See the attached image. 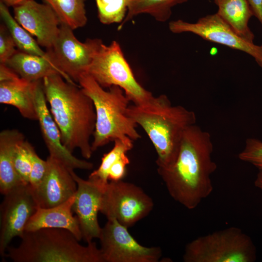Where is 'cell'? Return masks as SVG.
I'll list each match as a JSON object with an SVG mask.
<instances>
[{
	"label": "cell",
	"instance_id": "cell-1",
	"mask_svg": "<svg viewBox=\"0 0 262 262\" xmlns=\"http://www.w3.org/2000/svg\"><path fill=\"white\" fill-rule=\"evenodd\" d=\"M213 148L210 134L193 125L185 131L175 161L158 167L170 196L189 210L213 192L211 175L217 168L212 158Z\"/></svg>",
	"mask_w": 262,
	"mask_h": 262
},
{
	"label": "cell",
	"instance_id": "cell-2",
	"mask_svg": "<svg viewBox=\"0 0 262 262\" xmlns=\"http://www.w3.org/2000/svg\"><path fill=\"white\" fill-rule=\"evenodd\" d=\"M42 84L63 144L71 152L78 149L84 158L90 159L96 122L92 100L80 86L68 82L58 74L45 77Z\"/></svg>",
	"mask_w": 262,
	"mask_h": 262
},
{
	"label": "cell",
	"instance_id": "cell-3",
	"mask_svg": "<svg viewBox=\"0 0 262 262\" xmlns=\"http://www.w3.org/2000/svg\"><path fill=\"white\" fill-rule=\"evenodd\" d=\"M128 113L152 143L158 167H166L175 161L185 131L196 121L193 111L173 105L165 95L153 96L142 104L130 105Z\"/></svg>",
	"mask_w": 262,
	"mask_h": 262
},
{
	"label": "cell",
	"instance_id": "cell-4",
	"mask_svg": "<svg viewBox=\"0 0 262 262\" xmlns=\"http://www.w3.org/2000/svg\"><path fill=\"white\" fill-rule=\"evenodd\" d=\"M17 247H8L4 257L14 262H103L95 242L84 246L65 229L25 231Z\"/></svg>",
	"mask_w": 262,
	"mask_h": 262
},
{
	"label": "cell",
	"instance_id": "cell-5",
	"mask_svg": "<svg viewBox=\"0 0 262 262\" xmlns=\"http://www.w3.org/2000/svg\"><path fill=\"white\" fill-rule=\"evenodd\" d=\"M78 82L95 107L93 152L117 139L133 141L141 138L136 130L138 125L128 113L131 101L120 87L112 86L106 90L87 72L80 76Z\"/></svg>",
	"mask_w": 262,
	"mask_h": 262
},
{
	"label": "cell",
	"instance_id": "cell-6",
	"mask_svg": "<svg viewBox=\"0 0 262 262\" xmlns=\"http://www.w3.org/2000/svg\"><path fill=\"white\" fill-rule=\"evenodd\" d=\"M256 248L240 229L229 227L201 236L188 243L185 262H253Z\"/></svg>",
	"mask_w": 262,
	"mask_h": 262
},
{
	"label": "cell",
	"instance_id": "cell-7",
	"mask_svg": "<svg viewBox=\"0 0 262 262\" xmlns=\"http://www.w3.org/2000/svg\"><path fill=\"white\" fill-rule=\"evenodd\" d=\"M87 73L102 87H120L133 104L146 103L153 96L135 79L119 44L103 43L94 56Z\"/></svg>",
	"mask_w": 262,
	"mask_h": 262
},
{
	"label": "cell",
	"instance_id": "cell-8",
	"mask_svg": "<svg viewBox=\"0 0 262 262\" xmlns=\"http://www.w3.org/2000/svg\"><path fill=\"white\" fill-rule=\"evenodd\" d=\"M153 207L151 198L139 186L111 180L104 189L99 212L128 228L147 216Z\"/></svg>",
	"mask_w": 262,
	"mask_h": 262
},
{
	"label": "cell",
	"instance_id": "cell-9",
	"mask_svg": "<svg viewBox=\"0 0 262 262\" xmlns=\"http://www.w3.org/2000/svg\"><path fill=\"white\" fill-rule=\"evenodd\" d=\"M68 26L61 23L58 36L52 46L46 49L51 61L61 71L78 82L80 76L86 73L102 41L88 38L80 41Z\"/></svg>",
	"mask_w": 262,
	"mask_h": 262
},
{
	"label": "cell",
	"instance_id": "cell-10",
	"mask_svg": "<svg viewBox=\"0 0 262 262\" xmlns=\"http://www.w3.org/2000/svg\"><path fill=\"white\" fill-rule=\"evenodd\" d=\"M107 220L98 238L103 262H157L160 260L162 255L160 247L141 245L130 233L128 228L115 219Z\"/></svg>",
	"mask_w": 262,
	"mask_h": 262
},
{
	"label": "cell",
	"instance_id": "cell-11",
	"mask_svg": "<svg viewBox=\"0 0 262 262\" xmlns=\"http://www.w3.org/2000/svg\"><path fill=\"white\" fill-rule=\"evenodd\" d=\"M0 206V255L4 257L12 239L20 238L38 208L29 184L22 183L6 194Z\"/></svg>",
	"mask_w": 262,
	"mask_h": 262
},
{
	"label": "cell",
	"instance_id": "cell-12",
	"mask_svg": "<svg viewBox=\"0 0 262 262\" xmlns=\"http://www.w3.org/2000/svg\"><path fill=\"white\" fill-rule=\"evenodd\" d=\"M168 26L174 33H192L209 41L246 52L253 57L262 67L261 46L241 37L217 13L202 17L194 23L181 19L172 21Z\"/></svg>",
	"mask_w": 262,
	"mask_h": 262
},
{
	"label": "cell",
	"instance_id": "cell-13",
	"mask_svg": "<svg viewBox=\"0 0 262 262\" xmlns=\"http://www.w3.org/2000/svg\"><path fill=\"white\" fill-rule=\"evenodd\" d=\"M14 18L38 44L46 49L51 48L60 32V20L48 4L30 0L13 8Z\"/></svg>",
	"mask_w": 262,
	"mask_h": 262
},
{
	"label": "cell",
	"instance_id": "cell-14",
	"mask_svg": "<svg viewBox=\"0 0 262 262\" xmlns=\"http://www.w3.org/2000/svg\"><path fill=\"white\" fill-rule=\"evenodd\" d=\"M35 103L40 130L50 156L72 169L90 170L93 164L74 156L63 144L59 129L48 109L42 80L39 81L35 93Z\"/></svg>",
	"mask_w": 262,
	"mask_h": 262
},
{
	"label": "cell",
	"instance_id": "cell-15",
	"mask_svg": "<svg viewBox=\"0 0 262 262\" xmlns=\"http://www.w3.org/2000/svg\"><path fill=\"white\" fill-rule=\"evenodd\" d=\"M70 171L77 184L72 210L78 219L82 239L88 243L98 238L100 234L98 213L104 188L88 179H82L73 169Z\"/></svg>",
	"mask_w": 262,
	"mask_h": 262
},
{
	"label": "cell",
	"instance_id": "cell-16",
	"mask_svg": "<svg viewBox=\"0 0 262 262\" xmlns=\"http://www.w3.org/2000/svg\"><path fill=\"white\" fill-rule=\"evenodd\" d=\"M48 169L41 184L32 189L38 208H48L60 205L76 194L77 184L70 169L49 156Z\"/></svg>",
	"mask_w": 262,
	"mask_h": 262
},
{
	"label": "cell",
	"instance_id": "cell-17",
	"mask_svg": "<svg viewBox=\"0 0 262 262\" xmlns=\"http://www.w3.org/2000/svg\"><path fill=\"white\" fill-rule=\"evenodd\" d=\"M75 195L64 203L48 208H38L26 225L25 231L42 228H58L70 231L80 241L82 239L79 220L72 213Z\"/></svg>",
	"mask_w": 262,
	"mask_h": 262
},
{
	"label": "cell",
	"instance_id": "cell-18",
	"mask_svg": "<svg viewBox=\"0 0 262 262\" xmlns=\"http://www.w3.org/2000/svg\"><path fill=\"white\" fill-rule=\"evenodd\" d=\"M38 81L31 82L18 76L0 82V103L16 107L24 118L38 120L35 93Z\"/></svg>",
	"mask_w": 262,
	"mask_h": 262
},
{
	"label": "cell",
	"instance_id": "cell-19",
	"mask_svg": "<svg viewBox=\"0 0 262 262\" xmlns=\"http://www.w3.org/2000/svg\"><path fill=\"white\" fill-rule=\"evenodd\" d=\"M21 78L31 82L42 80L52 75H61L66 81L75 84L68 75L61 71L51 61L43 57L19 51L5 63Z\"/></svg>",
	"mask_w": 262,
	"mask_h": 262
},
{
	"label": "cell",
	"instance_id": "cell-20",
	"mask_svg": "<svg viewBox=\"0 0 262 262\" xmlns=\"http://www.w3.org/2000/svg\"><path fill=\"white\" fill-rule=\"evenodd\" d=\"M24 139L23 134L17 129L4 130L0 133V192L3 195L23 183L15 170L13 154L17 144Z\"/></svg>",
	"mask_w": 262,
	"mask_h": 262
},
{
	"label": "cell",
	"instance_id": "cell-21",
	"mask_svg": "<svg viewBox=\"0 0 262 262\" xmlns=\"http://www.w3.org/2000/svg\"><path fill=\"white\" fill-rule=\"evenodd\" d=\"M217 14L241 37L253 42L254 35L248 26L253 15L247 0H214Z\"/></svg>",
	"mask_w": 262,
	"mask_h": 262
},
{
	"label": "cell",
	"instance_id": "cell-22",
	"mask_svg": "<svg viewBox=\"0 0 262 262\" xmlns=\"http://www.w3.org/2000/svg\"><path fill=\"white\" fill-rule=\"evenodd\" d=\"M188 0H126L128 10L122 25L141 14H147L159 22H165L172 14V8Z\"/></svg>",
	"mask_w": 262,
	"mask_h": 262
},
{
	"label": "cell",
	"instance_id": "cell-23",
	"mask_svg": "<svg viewBox=\"0 0 262 262\" xmlns=\"http://www.w3.org/2000/svg\"><path fill=\"white\" fill-rule=\"evenodd\" d=\"M0 15L19 51L40 56L51 61L46 51L41 49L36 40L17 22L10 14L8 7L2 2H0Z\"/></svg>",
	"mask_w": 262,
	"mask_h": 262
},
{
	"label": "cell",
	"instance_id": "cell-24",
	"mask_svg": "<svg viewBox=\"0 0 262 262\" xmlns=\"http://www.w3.org/2000/svg\"><path fill=\"white\" fill-rule=\"evenodd\" d=\"M42 0L55 11L61 23L66 24L72 30L82 27L86 24V0Z\"/></svg>",
	"mask_w": 262,
	"mask_h": 262
},
{
	"label": "cell",
	"instance_id": "cell-25",
	"mask_svg": "<svg viewBox=\"0 0 262 262\" xmlns=\"http://www.w3.org/2000/svg\"><path fill=\"white\" fill-rule=\"evenodd\" d=\"M114 142L113 148L103 155L99 166L90 174L88 179L103 188L109 182L108 173L111 166L127 155L133 147V140L131 138L117 139Z\"/></svg>",
	"mask_w": 262,
	"mask_h": 262
},
{
	"label": "cell",
	"instance_id": "cell-26",
	"mask_svg": "<svg viewBox=\"0 0 262 262\" xmlns=\"http://www.w3.org/2000/svg\"><path fill=\"white\" fill-rule=\"evenodd\" d=\"M98 17L104 24L122 23L128 10L126 0H96Z\"/></svg>",
	"mask_w": 262,
	"mask_h": 262
},
{
	"label": "cell",
	"instance_id": "cell-27",
	"mask_svg": "<svg viewBox=\"0 0 262 262\" xmlns=\"http://www.w3.org/2000/svg\"><path fill=\"white\" fill-rule=\"evenodd\" d=\"M33 147L25 139L16 145L13 154L15 170L23 183L29 184L32 167V155Z\"/></svg>",
	"mask_w": 262,
	"mask_h": 262
},
{
	"label": "cell",
	"instance_id": "cell-28",
	"mask_svg": "<svg viewBox=\"0 0 262 262\" xmlns=\"http://www.w3.org/2000/svg\"><path fill=\"white\" fill-rule=\"evenodd\" d=\"M238 157L240 160L262 170V141L256 138L247 139L245 147Z\"/></svg>",
	"mask_w": 262,
	"mask_h": 262
},
{
	"label": "cell",
	"instance_id": "cell-29",
	"mask_svg": "<svg viewBox=\"0 0 262 262\" xmlns=\"http://www.w3.org/2000/svg\"><path fill=\"white\" fill-rule=\"evenodd\" d=\"M48 169L46 160L40 158L34 149L32 155V167L29 176V184L32 189L36 188L43 180Z\"/></svg>",
	"mask_w": 262,
	"mask_h": 262
},
{
	"label": "cell",
	"instance_id": "cell-30",
	"mask_svg": "<svg viewBox=\"0 0 262 262\" xmlns=\"http://www.w3.org/2000/svg\"><path fill=\"white\" fill-rule=\"evenodd\" d=\"M8 29L4 24L0 26V63L5 64L18 50Z\"/></svg>",
	"mask_w": 262,
	"mask_h": 262
},
{
	"label": "cell",
	"instance_id": "cell-31",
	"mask_svg": "<svg viewBox=\"0 0 262 262\" xmlns=\"http://www.w3.org/2000/svg\"><path fill=\"white\" fill-rule=\"evenodd\" d=\"M130 164L127 155L115 162L110 168L108 173V180L111 181L122 180L126 174V166Z\"/></svg>",
	"mask_w": 262,
	"mask_h": 262
},
{
	"label": "cell",
	"instance_id": "cell-32",
	"mask_svg": "<svg viewBox=\"0 0 262 262\" xmlns=\"http://www.w3.org/2000/svg\"><path fill=\"white\" fill-rule=\"evenodd\" d=\"M19 76L13 69L5 64H0V82L12 80Z\"/></svg>",
	"mask_w": 262,
	"mask_h": 262
},
{
	"label": "cell",
	"instance_id": "cell-33",
	"mask_svg": "<svg viewBox=\"0 0 262 262\" xmlns=\"http://www.w3.org/2000/svg\"><path fill=\"white\" fill-rule=\"evenodd\" d=\"M253 15L262 25V0H247Z\"/></svg>",
	"mask_w": 262,
	"mask_h": 262
},
{
	"label": "cell",
	"instance_id": "cell-34",
	"mask_svg": "<svg viewBox=\"0 0 262 262\" xmlns=\"http://www.w3.org/2000/svg\"><path fill=\"white\" fill-rule=\"evenodd\" d=\"M30 0H0V2H2L8 7H13L14 8Z\"/></svg>",
	"mask_w": 262,
	"mask_h": 262
},
{
	"label": "cell",
	"instance_id": "cell-35",
	"mask_svg": "<svg viewBox=\"0 0 262 262\" xmlns=\"http://www.w3.org/2000/svg\"><path fill=\"white\" fill-rule=\"evenodd\" d=\"M254 185L256 187L262 191V170H259L254 181Z\"/></svg>",
	"mask_w": 262,
	"mask_h": 262
},
{
	"label": "cell",
	"instance_id": "cell-36",
	"mask_svg": "<svg viewBox=\"0 0 262 262\" xmlns=\"http://www.w3.org/2000/svg\"><path fill=\"white\" fill-rule=\"evenodd\" d=\"M261 48H262V46H261Z\"/></svg>",
	"mask_w": 262,
	"mask_h": 262
}]
</instances>
